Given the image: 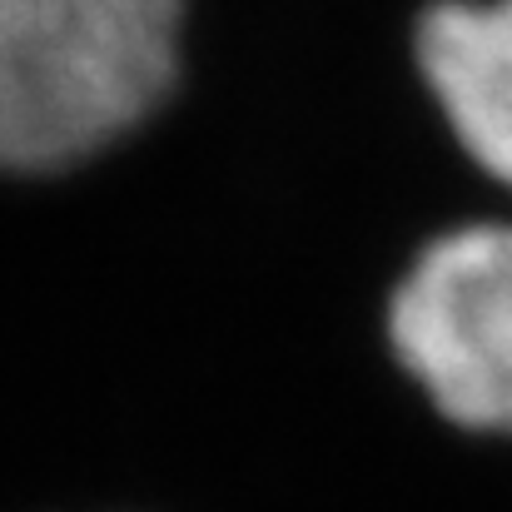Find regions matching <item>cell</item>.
Returning a JSON list of instances; mask_svg holds the SVG:
<instances>
[{
    "instance_id": "1",
    "label": "cell",
    "mask_w": 512,
    "mask_h": 512,
    "mask_svg": "<svg viewBox=\"0 0 512 512\" xmlns=\"http://www.w3.org/2000/svg\"><path fill=\"white\" fill-rule=\"evenodd\" d=\"M194 0H0V170H70L170 100Z\"/></svg>"
},
{
    "instance_id": "2",
    "label": "cell",
    "mask_w": 512,
    "mask_h": 512,
    "mask_svg": "<svg viewBox=\"0 0 512 512\" xmlns=\"http://www.w3.org/2000/svg\"><path fill=\"white\" fill-rule=\"evenodd\" d=\"M383 343L438 423L512 443V209L458 219L408 254Z\"/></svg>"
},
{
    "instance_id": "3",
    "label": "cell",
    "mask_w": 512,
    "mask_h": 512,
    "mask_svg": "<svg viewBox=\"0 0 512 512\" xmlns=\"http://www.w3.org/2000/svg\"><path fill=\"white\" fill-rule=\"evenodd\" d=\"M413 75L458 160L512 209V0H428Z\"/></svg>"
}]
</instances>
